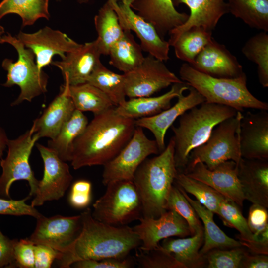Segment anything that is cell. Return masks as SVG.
<instances>
[{
  "instance_id": "6da1fadb",
  "label": "cell",
  "mask_w": 268,
  "mask_h": 268,
  "mask_svg": "<svg viewBox=\"0 0 268 268\" xmlns=\"http://www.w3.org/2000/svg\"><path fill=\"white\" fill-rule=\"evenodd\" d=\"M115 108L94 115L74 140L70 161L74 169L104 166L131 138L136 127L135 120L120 115Z\"/></svg>"
},
{
  "instance_id": "7a4b0ae2",
  "label": "cell",
  "mask_w": 268,
  "mask_h": 268,
  "mask_svg": "<svg viewBox=\"0 0 268 268\" xmlns=\"http://www.w3.org/2000/svg\"><path fill=\"white\" fill-rule=\"evenodd\" d=\"M80 215L81 231L70 248L56 260L60 268H70L81 260L125 258L141 244L133 228L101 222L92 217L89 208Z\"/></svg>"
},
{
  "instance_id": "3957f363",
  "label": "cell",
  "mask_w": 268,
  "mask_h": 268,
  "mask_svg": "<svg viewBox=\"0 0 268 268\" xmlns=\"http://www.w3.org/2000/svg\"><path fill=\"white\" fill-rule=\"evenodd\" d=\"M178 172L172 137L164 150L147 158L134 175L133 182L140 197L142 217L155 218L167 211V198Z\"/></svg>"
},
{
  "instance_id": "277c9868",
  "label": "cell",
  "mask_w": 268,
  "mask_h": 268,
  "mask_svg": "<svg viewBox=\"0 0 268 268\" xmlns=\"http://www.w3.org/2000/svg\"><path fill=\"white\" fill-rule=\"evenodd\" d=\"M237 112L227 106L204 102L182 114L178 125L172 127L174 160L178 171L182 172L185 169L191 151L207 141L218 124Z\"/></svg>"
},
{
  "instance_id": "5b68a950",
  "label": "cell",
  "mask_w": 268,
  "mask_h": 268,
  "mask_svg": "<svg viewBox=\"0 0 268 268\" xmlns=\"http://www.w3.org/2000/svg\"><path fill=\"white\" fill-rule=\"evenodd\" d=\"M179 75L180 79L198 91L206 102L227 106L241 112L245 109L268 110V104L249 90L245 73L236 78H217L200 72L184 63L180 68Z\"/></svg>"
},
{
  "instance_id": "8992f818",
  "label": "cell",
  "mask_w": 268,
  "mask_h": 268,
  "mask_svg": "<svg viewBox=\"0 0 268 268\" xmlns=\"http://www.w3.org/2000/svg\"><path fill=\"white\" fill-rule=\"evenodd\" d=\"M2 39L4 43L12 45L18 54L16 61L5 58L2 62V67L7 72V80L3 85L8 87L17 85L20 88L18 97L11 105H19L24 101L31 102L47 92L49 76L43 70L39 69L33 51L26 48L16 37L8 33L3 35Z\"/></svg>"
},
{
  "instance_id": "52a82bcc",
  "label": "cell",
  "mask_w": 268,
  "mask_h": 268,
  "mask_svg": "<svg viewBox=\"0 0 268 268\" xmlns=\"http://www.w3.org/2000/svg\"><path fill=\"white\" fill-rule=\"evenodd\" d=\"M104 194L93 204L92 217L109 225H127L142 217L140 197L133 181L107 184Z\"/></svg>"
},
{
  "instance_id": "ba28073f",
  "label": "cell",
  "mask_w": 268,
  "mask_h": 268,
  "mask_svg": "<svg viewBox=\"0 0 268 268\" xmlns=\"http://www.w3.org/2000/svg\"><path fill=\"white\" fill-rule=\"evenodd\" d=\"M242 115V112L237 111L235 116L218 124L207 141L191 151L185 169L198 162L204 163L209 169L228 160L238 164L242 158L239 132Z\"/></svg>"
},
{
  "instance_id": "9c48e42d",
  "label": "cell",
  "mask_w": 268,
  "mask_h": 268,
  "mask_svg": "<svg viewBox=\"0 0 268 268\" xmlns=\"http://www.w3.org/2000/svg\"><path fill=\"white\" fill-rule=\"evenodd\" d=\"M39 139L34 134L33 126L16 139L8 140L6 157L0 160L2 169L0 177V198L9 199L10 189L15 181L26 180L30 187L29 196H34L39 180L34 176L29 157L36 141Z\"/></svg>"
},
{
  "instance_id": "30bf717a",
  "label": "cell",
  "mask_w": 268,
  "mask_h": 268,
  "mask_svg": "<svg viewBox=\"0 0 268 268\" xmlns=\"http://www.w3.org/2000/svg\"><path fill=\"white\" fill-rule=\"evenodd\" d=\"M160 153L156 141L148 138L142 128L136 126L128 142L103 166L102 183L106 186L116 181H133L141 164L149 156Z\"/></svg>"
},
{
  "instance_id": "8fae6325",
  "label": "cell",
  "mask_w": 268,
  "mask_h": 268,
  "mask_svg": "<svg viewBox=\"0 0 268 268\" xmlns=\"http://www.w3.org/2000/svg\"><path fill=\"white\" fill-rule=\"evenodd\" d=\"M126 97L151 96L174 83L182 82L164 61L148 54L134 69L123 73Z\"/></svg>"
},
{
  "instance_id": "7c38bea8",
  "label": "cell",
  "mask_w": 268,
  "mask_h": 268,
  "mask_svg": "<svg viewBox=\"0 0 268 268\" xmlns=\"http://www.w3.org/2000/svg\"><path fill=\"white\" fill-rule=\"evenodd\" d=\"M44 163V173L31 202L34 207L40 206L48 201L63 197L69 187L73 177L69 167L48 146L37 144Z\"/></svg>"
},
{
  "instance_id": "4fadbf2b",
  "label": "cell",
  "mask_w": 268,
  "mask_h": 268,
  "mask_svg": "<svg viewBox=\"0 0 268 268\" xmlns=\"http://www.w3.org/2000/svg\"><path fill=\"white\" fill-rule=\"evenodd\" d=\"M29 239L35 244L47 245L62 253L67 251L79 235L82 227L80 214L72 216L57 215L38 218Z\"/></svg>"
},
{
  "instance_id": "5bb4252c",
  "label": "cell",
  "mask_w": 268,
  "mask_h": 268,
  "mask_svg": "<svg viewBox=\"0 0 268 268\" xmlns=\"http://www.w3.org/2000/svg\"><path fill=\"white\" fill-rule=\"evenodd\" d=\"M115 10L123 30L133 31L140 41L143 51L157 59H169L170 45L160 37L155 28L133 10L130 5L133 0H109Z\"/></svg>"
},
{
  "instance_id": "9a60e30c",
  "label": "cell",
  "mask_w": 268,
  "mask_h": 268,
  "mask_svg": "<svg viewBox=\"0 0 268 268\" xmlns=\"http://www.w3.org/2000/svg\"><path fill=\"white\" fill-rule=\"evenodd\" d=\"M16 37L33 51L36 64L41 70L51 64L54 56L59 55L63 59L67 53L76 50L81 45L66 33L48 26L32 33L20 31Z\"/></svg>"
},
{
  "instance_id": "2e32d148",
  "label": "cell",
  "mask_w": 268,
  "mask_h": 268,
  "mask_svg": "<svg viewBox=\"0 0 268 268\" xmlns=\"http://www.w3.org/2000/svg\"><path fill=\"white\" fill-rule=\"evenodd\" d=\"M188 176L202 182L225 197L234 201L241 208L245 200L238 176L237 164L232 160L223 162L212 169L198 162L183 171Z\"/></svg>"
},
{
  "instance_id": "e0dca14e",
  "label": "cell",
  "mask_w": 268,
  "mask_h": 268,
  "mask_svg": "<svg viewBox=\"0 0 268 268\" xmlns=\"http://www.w3.org/2000/svg\"><path fill=\"white\" fill-rule=\"evenodd\" d=\"M139 223L132 227L141 241L140 250L148 251L158 248L160 241L171 237L191 235L186 221L178 213L168 210L157 218L141 217Z\"/></svg>"
},
{
  "instance_id": "ac0fdd59",
  "label": "cell",
  "mask_w": 268,
  "mask_h": 268,
  "mask_svg": "<svg viewBox=\"0 0 268 268\" xmlns=\"http://www.w3.org/2000/svg\"><path fill=\"white\" fill-rule=\"evenodd\" d=\"M248 111L240 121L239 140L241 157L248 159L268 160V113Z\"/></svg>"
},
{
  "instance_id": "d6986e66",
  "label": "cell",
  "mask_w": 268,
  "mask_h": 268,
  "mask_svg": "<svg viewBox=\"0 0 268 268\" xmlns=\"http://www.w3.org/2000/svg\"><path fill=\"white\" fill-rule=\"evenodd\" d=\"M101 55L96 39L81 44L75 51L67 53L61 60L52 61L51 64L60 69L65 81L70 85H75L87 82L94 69L101 63Z\"/></svg>"
},
{
  "instance_id": "ffe728a7",
  "label": "cell",
  "mask_w": 268,
  "mask_h": 268,
  "mask_svg": "<svg viewBox=\"0 0 268 268\" xmlns=\"http://www.w3.org/2000/svg\"><path fill=\"white\" fill-rule=\"evenodd\" d=\"M174 6L181 4L186 5L190 9L187 21L182 25L171 30L168 41L172 46L178 37L185 31L194 27H201L212 31L220 18L228 13L226 0H172Z\"/></svg>"
},
{
  "instance_id": "44dd1931",
  "label": "cell",
  "mask_w": 268,
  "mask_h": 268,
  "mask_svg": "<svg viewBox=\"0 0 268 268\" xmlns=\"http://www.w3.org/2000/svg\"><path fill=\"white\" fill-rule=\"evenodd\" d=\"M191 66L200 72L217 78H236L244 73L236 57L213 38Z\"/></svg>"
},
{
  "instance_id": "7402d4cb",
  "label": "cell",
  "mask_w": 268,
  "mask_h": 268,
  "mask_svg": "<svg viewBox=\"0 0 268 268\" xmlns=\"http://www.w3.org/2000/svg\"><path fill=\"white\" fill-rule=\"evenodd\" d=\"M188 95L177 97V102L169 108L148 117L135 120V125L149 130L155 137L159 150L165 148V136L168 129L175 121L189 109L205 102L204 97L195 88L189 86Z\"/></svg>"
},
{
  "instance_id": "603a6c76",
  "label": "cell",
  "mask_w": 268,
  "mask_h": 268,
  "mask_svg": "<svg viewBox=\"0 0 268 268\" xmlns=\"http://www.w3.org/2000/svg\"><path fill=\"white\" fill-rule=\"evenodd\" d=\"M130 6L138 15L155 28L158 35L165 36L184 24L189 14L179 12L172 0H133Z\"/></svg>"
},
{
  "instance_id": "cb8c5ba5",
  "label": "cell",
  "mask_w": 268,
  "mask_h": 268,
  "mask_svg": "<svg viewBox=\"0 0 268 268\" xmlns=\"http://www.w3.org/2000/svg\"><path fill=\"white\" fill-rule=\"evenodd\" d=\"M237 166L238 176L245 199L268 208V160L242 157Z\"/></svg>"
},
{
  "instance_id": "d4e9b609",
  "label": "cell",
  "mask_w": 268,
  "mask_h": 268,
  "mask_svg": "<svg viewBox=\"0 0 268 268\" xmlns=\"http://www.w3.org/2000/svg\"><path fill=\"white\" fill-rule=\"evenodd\" d=\"M68 83L61 87L59 94L44 110L42 115L35 119L32 126L34 134L39 138L53 139L70 118L75 108L67 92Z\"/></svg>"
},
{
  "instance_id": "484cf974",
  "label": "cell",
  "mask_w": 268,
  "mask_h": 268,
  "mask_svg": "<svg viewBox=\"0 0 268 268\" xmlns=\"http://www.w3.org/2000/svg\"><path fill=\"white\" fill-rule=\"evenodd\" d=\"M189 87L183 81L174 83L168 92L161 95L129 98L115 109L120 115L134 120L151 117L171 107L172 100L183 94Z\"/></svg>"
},
{
  "instance_id": "4316f807",
  "label": "cell",
  "mask_w": 268,
  "mask_h": 268,
  "mask_svg": "<svg viewBox=\"0 0 268 268\" xmlns=\"http://www.w3.org/2000/svg\"><path fill=\"white\" fill-rule=\"evenodd\" d=\"M203 241L204 232L202 230L190 237L165 238L160 245L171 254L184 268H201L206 267L204 256L200 253Z\"/></svg>"
},
{
  "instance_id": "83f0119b",
  "label": "cell",
  "mask_w": 268,
  "mask_h": 268,
  "mask_svg": "<svg viewBox=\"0 0 268 268\" xmlns=\"http://www.w3.org/2000/svg\"><path fill=\"white\" fill-rule=\"evenodd\" d=\"M177 186L202 222L204 241L200 251L201 255L204 256L207 252L215 248L228 249L243 246L241 241L229 237L217 225L213 220L214 213L213 212L196 200L191 199L187 193Z\"/></svg>"
},
{
  "instance_id": "f1b7e54d",
  "label": "cell",
  "mask_w": 268,
  "mask_h": 268,
  "mask_svg": "<svg viewBox=\"0 0 268 268\" xmlns=\"http://www.w3.org/2000/svg\"><path fill=\"white\" fill-rule=\"evenodd\" d=\"M142 52L131 31L124 30L122 36L110 49L109 63L123 73H127L142 63L145 57Z\"/></svg>"
},
{
  "instance_id": "f546056e",
  "label": "cell",
  "mask_w": 268,
  "mask_h": 268,
  "mask_svg": "<svg viewBox=\"0 0 268 268\" xmlns=\"http://www.w3.org/2000/svg\"><path fill=\"white\" fill-rule=\"evenodd\" d=\"M88 121L82 112L75 109L57 135L48 142V147L63 161H71L73 144L85 130Z\"/></svg>"
},
{
  "instance_id": "4dcf8cb0",
  "label": "cell",
  "mask_w": 268,
  "mask_h": 268,
  "mask_svg": "<svg viewBox=\"0 0 268 268\" xmlns=\"http://www.w3.org/2000/svg\"><path fill=\"white\" fill-rule=\"evenodd\" d=\"M94 23L101 54L108 55L111 46L124 33L118 16L109 0L98 10L94 17Z\"/></svg>"
},
{
  "instance_id": "1f68e13d",
  "label": "cell",
  "mask_w": 268,
  "mask_h": 268,
  "mask_svg": "<svg viewBox=\"0 0 268 268\" xmlns=\"http://www.w3.org/2000/svg\"><path fill=\"white\" fill-rule=\"evenodd\" d=\"M67 92L75 109L82 112H91L96 115L116 107L104 92L88 82L75 85L68 83Z\"/></svg>"
},
{
  "instance_id": "d6a6232c",
  "label": "cell",
  "mask_w": 268,
  "mask_h": 268,
  "mask_svg": "<svg viewBox=\"0 0 268 268\" xmlns=\"http://www.w3.org/2000/svg\"><path fill=\"white\" fill-rule=\"evenodd\" d=\"M229 13L249 27L268 31V0H226Z\"/></svg>"
},
{
  "instance_id": "836d02e7",
  "label": "cell",
  "mask_w": 268,
  "mask_h": 268,
  "mask_svg": "<svg viewBox=\"0 0 268 268\" xmlns=\"http://www.w3.org/2000/svg\"><path fill=\"white\" fill-rule=\"evenodd\" d=\"M50 0H3L0 3V20L9 14H15L22 20V27L33 25L39 19L49 20Z\"/></svg>"
},
{
  "instance_id": "e575fe53",
  "label": "cell",
  "mask_w": 268,
  "mask_h": 268,
  "mask_svg": "<svg viewBox=\"0 0 268 268\" xmlns=\"http://www.w3.org/2000/svg\"><path fill=\"white\" fill-rule=\"evenodd\" d=\"M86 82L104 92L116 107L126 100L124 74L111 71L101 62L94 69Z\"/></svg>"
},
{
  "instance_id": "d590c367",
  "label": "cell",
  "mask_w": 268,
  "mask_h": 268,
  "mask_svg": "<svg viewBox=\"0 0 268 268\" xmlns=\"http://www.w3.org/2000/svg\"><path fill=\"white\" fill-rule=\"evenodd\" d=\"M212 39V31L194 27L183 32L172 46L176 57L191 65Z\"/></svg>"
},
{
  "instance_id": "8d00e7d4",
  "label": "cell",
  "mask_w": 268,
  "mask_h": 268,
  "mask_svg": "<svg viewBox=\"0 0 268 268\" xmlns=\"http://www.w3.org/2000/svg\"><path fill=\"white\" fill-rule=\"evenodd\" d=\"M242 52L257 66L258 80L264 88L268 87V34L261 31L250 37L244 44Z\"/></svg>"
},
{
  "instance_id": "74e56055",
  "label": "cell",
  "mask_w": 268,
  "mask_h": 268,
  "mask_svg": "<svg viewBox=\"0 0 268 268\" xmlns=\"http://www.w3.org/2000/svg\"><path fill=\"white\" fill-rule=\"evenodd\" d=\"M175 182L186 193L193 195L200 203L214 214H217L219 203L224 196L209 185L192 178L182 172H178Z\"/></svg>"
},
{
  "instance_id": "f35d334b",
  "label": "cell",
  "mask_w": 268,
  "mask_h": 268,
  "mask_svg": "<svg viewBox=\"0 0 268 268\" xmlns=\"http://www.w3.org/2000/svg\"><path fill=\"white\" fill-rule=\"evenodd\" d=\"M217 215L225 226L239 232L237 236L238 240L249 248L253 242V236L241 208L232 200L224 197L219 203Z\"/></svg>"
},
{
  "instance_id": "ab89813d",
  "label": "cell",
  "mask_w": 268,
  "mask_h": 268,
  "mask_svg": "<svg viewBox=\"0 0 268 268\" xmlns=\"http://www.w3.org/2000/svg\"><path fill=\"white\" fill-rule=\"evenodd\" d=\"M166 210H172L181 215L187 222L191 235L203 230L202 224L196 211L177 185H173L169 194Z\"/></svg>"
},
{
  "instance_id": "60d3db41",
  "label": "cell",
  "mask_w": 268,
  "mask_h": 268,
  "mask_svg": "<svg viewBox=\"0 0 268 268\" xmlns=\"http://www.w3.org/2000/svg\"><path fill=\"white\" fill-rule=\"evenodd\" d=\"M248 251L244 246L213 249L204 256L207 268H240L241 261Z\"/></svg>"
},
{
  "instance_id": "b9f144b4",
  "label": "cell",
  "mask_w": 268,
  "mask_h": 268,
  "mask_svg": "<svg viewBox=\"0 0 268 268\" xmlns=\"http://www.w3.org/2000/svg\"><path fill=\"white\" fill-rule=\"evenodd\" d=\"M136 261L141 268H184L170 253L160 245L154 249L136 254Z\"/></svg>"
},
{
  "instance_id": "7bdbcfd3",
  "label": "cell",
  "mask_w": 268,
  "mask_h": 268,
  "mask_svg": "<svg viewBox=\"0 0 268 268\" xmlns=\"http://www.w3.org/2000/svg\"><path fill=\"white\" fill-rule=\"evenodd\" d=\"M30 198L29 195L20 200L0 198V215H28L37 219L42 214L35 207L26 203Z\"/></svg>"
},
{
  "instance_id": "ee69618b",
  "label": "cell",
  "mask_w": 268,
  "mask_h": 268,
  "mask_svg": "<svg viewBox=\"0 0 268 268\" xmlns=\"http://www.w3.org/2000/svg\"><path fill=\"white\" fill-rule=\"evenodd\" d=\"M35 244L29 238L16 240L13 249L15 267L34 268Z\"/></svg>"
},
{
  "instance_id": "f6af8a7d",
  "label": "cell",
  "mask_w": 268,
  "mask_h": 268,
  "mask_svg": "<svg viewBox=\"0 0 268 268\" xmlns=\"http://www.w3.org/2000/svg\"><path fill=\"white\" fill-rule=\"evenodd\" d=\"M92 185L90 181L79 180L72 185L68 198L70 205L75 208H84L91 201Z\"/></svg>"
},
{
  "instance_id": "bcb514c9",
  "label": "cell",
  "mask_w": 268,
  "mask_h": 268,
  "mask_svg": "<svg viewBox=\"0 0 268 268\" xmlns=\"http://www.w3.org/2000/svg\"><path fill=\"white\" fill-rule=\"evenodd\" d=\"M247 221L253 235H257L268 229L267 208L253 203L250 207Z\"/></svg>"
},
{
  "instance_id": "7dc6e473",
  "label": "cell",
  "mask_w": 268,
  "mask_h": 268,
  "mask_svg": "<svg viewBox=\"0 0 268 268\" xmlns=\"http://www.w3.org/2000/svg\"><path fill=\"white\" fill-rule=\"evenodd\" d=\"M132 265V260L126 257L81 260L76 262L71 266L76 268H129Z\"/></svg>"
},
{
  "instance_id": "c3c4849f",
  "label": "cell",
  "mask_w": 268,
  "mask_h": 268,
  "mask_svg": "<svg viewBox=\"0 0 268 268\" xmlns=\"http://www.w3.org/2000/svg\"><path fill=\"white\" fill-rule=\"evenodd\" d=\"M34 268H50L62 253L46 245L35 244Z\"/></svg>"
},
{
  "instance_id": "681fc988",
  "label": "cell",
  "mask_w": 268,
  "mask_h": 268,
  "mask_svg": "<svg viewBox=\"0 0 268 268\" xmlns=\"http://www.w3.org/2000/svg\"><path fill=\"white\" fill-rule=\"evenodd\" d=\"M17 239H10L0 229V268L15 267L13 249Z\"/></svg>"
},
{
  "instance_id": "f907efd6",
  "label": "cell",
  "mask_w": 268,
  "mask_h": 268,
  "mask_svg": "<svg viewBox=\"0 0 268 268\" xmlns=\"http://www.w3.org/2000/svg\"><path fill=\"white\" fill-rule=\"evenodd\" d=\"M268 255L250 252L248 251L244 255L240 268H268Z\"/></svg>"
},
{
  "instance_id": "816d5d0a",
  "label": "cell",
  "mask_w": 268,
  "mask_h": 268,
  "mask_svg": "<svg viewBox=\"0 0 268 268\" xmlns=\"http://www.w3.org/2000/svg\"><path fill=\"white\" fill-rule=\"evenodd\" d=\"M8 140L5 131L0 127V159L3 155Z\"/></svg>"
},
{
  "instance_id": "f5cc1de1",
  "label": "cell",
  "mask_w": 268,
  "mask_h": 268,
  "mask_svg": "<svg viewBox=\"0 0 268 268\" xmlns=\"http://www.w3.org/2000/svg\"><path fill=\"white\" fill-rule=\"evenodd\" d=\"M4 32V28L0 24V44L4 43L2 39V36Z\"/></svg>"
},
{
  "instance_id": "db71d44e",
  "label": "cell",
  "mask_w": 268,
  "mask_h": 268,
  "mask_svg": "<svg viewBox=\"0 0 268 268\" xmlns=\"http://www.w3.org/2000/svg\"><path fill=\"white\" fill-rule=\"evenodd\" d=\"M76 1L80 4H84L88 3L89 0H76Z\"/></svg>"
},
{
  "instance_id": "11a10c76",
  "label": "cell",
  "mask_w": 268,
  "mask_h": 268,
  "mask_svg": "<svg viewBox=\"0 0 268 268\" xmlns=\"http://www.w3.org/2000/svg\"><path fill=\"white\" fill-rule=\"evenodd\" d=\"M55 0L57 1L60 2V1H61L63 0Z\"/></svg>"
},
{
  "instance_id": "9f6ffc18",
  "label": "cell",
  "mask_w": 268,
  "mask_h": 268,
  "mask_svg": "<svg viewBox=\"0 0 268 268\" xmlns=\"http://www.w3.org/2000/svg\"><path fill=\"white\" fill-rule=\"evenodd\" d=\"M117 0V1H120V0Z\"/></svg>"
}]
</instances>
